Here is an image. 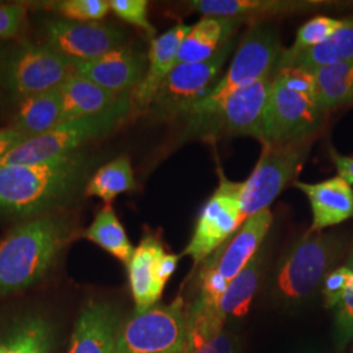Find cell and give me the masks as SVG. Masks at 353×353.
<instances>
[{
    "mask_svg": "<svg viewBox=\"0 0 353 353\" xmlns=\"http://www.w3.org/2000/svg\"><path fill=\"white\" fill-rule=\"evenodd\" d=\"M89 166L87 154L77 151L45 163L0 168V212L21 219L50 212L75 196Z\"/></svg>",
    "mask_w": 353,
    "mask_h": 353,
    "instance_id": "6da1fadb",
    "label": "cell"
},
{
    "mask_svg": "<svg viewBox=\"0 0 353 353\" xmlns=\"http://www.w3.org/2000/svg\"><path fill=\"white\" fill-rule=\"evenodd\" d=\"M70 237L62 219H29L0 242V297L26 290L43 278Z\"/></svg>",
    "mask_w": 353,
    "mask_h": 353,
    "instance_id": "7a4b0ae2",
    "label": "cell"
},
{
    "mask_svg": "<svg viewBox=\"0 0 353 353\" xmlns=\"http://www.w3.org/2000/svg\"><path fill=\"white\" fill-rule=\"evenodd\" d=\"M344 242L336 233L309 229L280 258L271 278L272 299L284 306L310 301L322 288L343 254Z\"/></svg>",
    "mask_w": 353,
    "mask_h": 353,
    "instance_id": "3957f363",
    "label": "cell"
},
{
    "mask_svg": "<svg viewBox=\"0 0 353 353\" xmlns=\"http://www.w3.org/2000/svg\"><path fill=\"white\" fill-rule=\"evenodd\" d=\"M325 115L316 100L313 72L297 68L279 70L265 105L262 144L316 135Z\"/></svg>",
    "mask_w": 353,
    "mask_h": 353,
    "instance_id": "277c9868",
    "label": "cell"
},
{
    "mask_svg": "<svg viewBox=\"0 0 353 353\" xmlns=\"http://www.w3.org/2000/svg\"><path fill=\"white\" fill-rule=\"evenodd\" d=\"M275 74L233 92L208 108L191 110L182 118L185 121L182 139L216 141L232 137H252L262 143L265 105Z\"/></svg>",
    "mask_w": 353,
    "mask_h": 353,
    "instance_id": "5b68a950",
    "label": "cell"
},
{
    "mask_svg": "<svg viewBox=\"0 0 353 353\" xmlns=\"http://www.w3.org/2000/svg\"><path fill=\"white\" fill-rule=\"evenodd\" d=\"M132 110V92H130L102 113L64 121L49 132L26 140L0 159V168L45 163L77 152L85 143L113 132Z\"/></svg>",
    "mask_w": 353,
    "mask_h": 353,
    "instance_id": "8992f818",
    "label": "cell"
},
{
    "mask_svg": "<svg viewBox=\"0 0 353 353\" xmlns=\"http://www.w3.org/2000/svg\"><path fill=\"white\" fill-rule=\"evenodd\" d=\"M316 135L301 139L263 143L259 160L243 182L242 210L246 217L270 208L272 202L293 183L306 163Z\"/></svg>",
    "mask_w": 353,
    "mask_h": 353,
    "instance_id": "52a82bcc",
    "label": "cell"
},
{
    "mask_svg": "<svg viewBox=\"0 0 353 353\" xmlns=\"http://www.w3.org/2000/svg\"><path fill=\"white\" fill-rule=\"evenodd\" d=\"M283 51L284 48L274 26L263 21L252 24L243 34L225 74L220 76L211 90L191 110L208 108L233 92L246 88L265 76L275 74Z\"/></svg>",
    "mask_w": 353,
    "mask_h": 353,
    "instance_id": "ba28073f",
    "label": "cell"
},
{
    "mask_svg": "<svg viewBox=\"0 0 353 353\" xmlns=\"http://www.w3.org/2000/svg\"><path fill=\"white\" fill-rule=\"evenodd\" d=\"M186 310L181 297L135 312L121 325L117 353H185Z\"/></svg>",
    "mask_w": 353,
    "mask_h": 353,
    "instance_id": "9c48e42d",
    "label": "cell"
},
{
    "mask_svg": "<svg viewBox=\"0 0 353 353\" xmlns=\"http://www.w3.org/2000/svg\"><path fill=\"white\" fill-rule=\"evenodd\" d=\"M234 48L236 41L230 38L214 57L204 62L176 64L166 76L148 109L159 118L182 119L217 83Z\"/></svg>",
    "mask_w": 353,
    "mask_h": 353,
    "instance_id": "30bf717a",
    "label": "cell"
},
{
    "mask_svg": "<svg viewBox=\"0 0 353 353\" xmlns=\"http://www.w3.org/2000/svg\"><path fill=\"white\" fill-rule=\"evenodd\" d=\"M242 189L243 182L228 179L219 169V186L203 205L192 237L183 252L192 258L194 265H202L248 219L242 210Z\"/></svg>",
    "mask_w": 353,
    "mask_h": 353,
    "instance_id": "8fae6325",
    "label": "cell"
},
{
    "mask_svg": "<svg viewBox=\"0 0 353 353\" xmlns=\"http://www.w3.org/2000/svg\"><path fill=\"white\" fill-rule=\"evenodd\" d=\"M72 62L48 45L24 43L11 51L1 81L19 100L61 88L74 74Z\"/></svg>",
    "mask_w": 353,
    "mask_h": 353,
    "instance_id": "7c38bea8",
    "label": "cell"
},
{
    "mask_svg": "<svg viewBox=\"0 0 353 353\" xmlns=\"http://www.w3.org/2000/svg\"><path fill=\"white\" fill-rule=\"evenodd\" d=\"M45 36L49 48L76 62L97 59L122 48L126 41V33L110 23H79L65 19L48 21Z\"/></svg>",
    "mask_w": 353,
    "mask_h": 353,
    "instance_id": "4fadbf2b",
    "label": "cell"
},
{
    "mask_svg": "<svg viewBox=\"0 0 353 353\" xmlns=\"http://www.w3.org/2000/svg\"><path fill=\"white\" fill-rule=\"evenodd\" d=\"M74 71L99 87L115 94L134 92L145 75L148 57L141 51L122 46L88 62L71 61Z\"/></svg>",
    "mask_w": 353,
    "mask_h": 353,
    "instance_id": "5bb4252c",
    "label": "cell"
},
{
    "mask_svg": "<svg viewBox=\"0 0 353 353\" xmlns=\"http://www.w3.org/2000/svg\"><path fill=\"white\" fill-rule=\"evenodd\" d=\"M274 214L270 208L248 217L237 232L230 236L202 265L212 268L232 281L261 249L268 236Z\"/></svg>",
    "mask_w": 353,
    "mask_h": 353,
    "instance_id": "9a60e30c",
    "label": "cell"
},
{
    "mask_svg": "<svg viewBox=\"0 0 353 353\" xmlns=\"http://www.w3.org/2000/svg\"><path fill=\"white\" fill-rule=\"evenodd\" d=\"M119 314L110 303L92 300L77 318L68 353H117Z\"/></svg>",
    "mask_w": 353,
    "mask_h": 353,
    "instance_id": "2e32d148",
    "label": "cell"
},
{
    "mask_svg": "<svg viewBox=\"0 0 353 353\" xmlns=\"http://www.w3.org/2000/svg\"><path fill=\"white\" fill-rule=\"evenodd\" d=\"M190 29L191 26L178 23L168 32L152 39L145 75L132 92L134 109L144 110L150 108L166 76L176 67L178 51Z\"/></svg>",
    "mask_w": 353,
    "mask_h": 353,
    "instance_id": "e0dca14e",
    "label": "cell"
},
{
    "mask_svg": "<svg viewBox=\"0 0 353 353\" xmlns=\"http://www.w3.org/2000/svg\"><path fill=\"white\" fill-rule=\"evenodd\" d=\"M319 4L322 3L307 0H192L189 7L203 17H225L255 24L265 17L309 12Z\"/></svg>",
    "mask_w": 353,
    "mask_h": 353,
    "instance_id": "ac0fdd59",
    "label": "cell"
},
{
    "mask_svg": "<svg viewBox=\"0 0 353 353\" xmlns=\"http://www.w3.org/2000/svg\"><path fill=\"white\" fill-rule=\"evenodd\" d=\"M293 188L303 191L309 199L313 223L312 230L322 232L353 217V189L339 176L318 183L294 181Z\"/></svg>",
    "mask_w": 353,
    "mask_h": 353,
    "instance_id": "d6986e66",
    "label": "cell"
},
{
    "mask_svg": "<svg viewBox=\"0 0 353 353\" xmlns=\"http://www.w3.org/2000/svg\"><path fill=\"white\" fill-rule=\"evenodd\" d=\"M164 252V246L160 240L148 234L140 241L127 263L130 287L137 305L135 312L151 309L163 296L165 285L157 278L156 265Z\"/></svg>",
    "mask_w": 353,
    "mask_h": 353,
    "instance_id": "ffe728a7",
    "label": "cell"
},
{
    "mask_svg": "<svg viewBox=\"0 0 353 353\" xmlns=\"http://www.w3.org/2000/svg\"><path fill=\"white\" fill-rule=\"evenodd\" d=\"M243 21L225 17H202L182 41L176 64L199 63L214 57L234 36Z\"/></svg>",
    "mask_w": 353,
    "mask_h": 353,
    "instance_id": "44dd1931",
    "label": "cell"
},
{
    "mask_svg": "<svg viewBox=\"0 0 353 353\" xmlns=\"http://www.w3.org/2000/svg\"><path fill=\"white\" fill-rule=\"evenodd\" d=\"M63 122V102L59 88L20 100L11 128L28 139L51 131Z\"/></svg>",
    "mask_w": 353,
    "mask_h": 353,
    "instance_id": "7402d4cb",
    "label": "cell"
},
{
    "mask_svg": "<svg viewBox=\"0 0 353 353\" xmlns=\"http://www.w3.org/2000/svg\"><path fill=\"white\" fill-rule=\"evenodd\" d=\"M351 59H353V16L343 19L341 28L323 43L290 59H280L276 71L297 68L313 72L322 67L343 63Z\"/></svg>",
    "mask_w": 353,
    "mask_h": 353,
    "instance_id": "603a6c76",
    "label": "cell"
},
{
    "mask_svg": "<svg viewBox=\"0 0 353 353\" xmlns=\"http://www.w3.org/2000/svg\"><path fill=\"white\" fill-rule=\"evenodd\" d=\"M268 258V245L263 243L240 274L229 281L220 303V312L227 321L229 318H242L248 314L252 299L261 287Z\"/></svg>",
    "mask_w": 353,
    "mask_h": 353,
    "instance_id": "cb8c5ba5",
    "label": "cell"
},
{
    "mask_svg": "<svg viewBox=\"0 0 353 353\" xmlns=\"http://www.w3.org/2000/svg\"><path fill=\"white\" fill-rule=\"evenodd\" d=\"M59 90L63 102V122L102 113L123 96L101 88L76 72L68 76Z\"/></svg>",
    "mask_w": 353,
    "mask_h": 353,
    "instance_id": "d4e9b609",
    "label": "cell"
},
{
    "mask_svg": "<svg viewBox=\"0 0 353 353\" xmlns=\"http://www.w3.org/2000/svg\"><path fill=\"white\" fill-rule=\"evenodd\" d=\"M137 189L138 183L131 160L127 154H121L101 166L89 178L84 188V195L100 198L106 204H110L117 196Z\"/></svg>",
    "mask_w": 353,
    "mask_h": 353,
    "instance_id": "484cf974",
    "label": "cell"
},
{
    "mask_svg": "<svg viewBox=\"0 0 353 353\" xmlns=\"http://www.w3.org/2000/svg\"><path fill=\"white\" fill-rule=\"evenodd\" d=\"M316 100L326 113L353 102V59L313 71Z\"/></svg>",
    "mask_w": 353,
    "mask_h": 353,
    "instance_id": "4316f807",
    "label": "cell"
},
{
    "mask_svg": "<svg viewBox=\"0 0 353 353\" xmlns=\"http://www.w3.org/2000/svg\"><path fill=\"white\" fill-rule=\"evenodd\" d=\"M87 240L99 245L114 258L127 265L135 252L134 245L128 240L125 227L119 221L112 204H105L93 223L84 233Z\"/></svg>",
    "mask_w": 353,
    "mask_h": 353,
    "instance_id": "83f0119b",
    "label": "cell"
},
{
    "mask_svg": "<svg viewBox=\"0 0 353 353\" xmlns=\"http://www.w3.org/2000/svg\"><path fill=\"white\" fill-rule=\"evenodd\" d=\"M52 331L41 316H29L6 343L4 353H51Z\"/></svg>",
    "mask_w": 353,
    "mask_h": 353,
    "instance_id": "f1b7e54d",
    "label": "cell"
},
{
    "mask_svg": "<svg viewBox=\"0 0 353 353\" xmlns=\"http://www.w3.org/2000/svg\"><path fill=\"white\" fill-rule=\"evenodd\" d=\"M343 24V20L330 16H316L306 21L299 30L294 43L290 49H284L281 59H290L303 51L310 50L323 43L331 37Z\"/></svg>",
    "mask_w": 353,
    "mask_h": 353,
    "instance_id": "f546056e",
    "label": "cell"
},
{
    "mask_svg": "<svg viewBox=\"0 0 353 353\" xmlns=\"http://www.w3.org/2000/svg\"><path fill=\"white\" fill-rule=\"evenodd\" d=\"M51 7L65 20L79 23L101 21L110 11L106 0H62L52 3Z\"/></svg>",
    "mask_w": 353,
    "mask_h": 353,
    "instance_id": "4dcf8cb0",
    "label": "cell"
},
{
    "mask_svg": "<svg viewBox=\"0 0 353 353\" xmlns=\"http://www.w3.org/2000/svg\"><path fill=\"white\" fill-rule=\"evenodd\" d=\"M110 10L121 20L131 26H138L150 36H154L156 29L148 20V1L147 0H110Z\"/></svg>",
    "mask_w": 353,
    "mask_h": 353,
    "instance_id": "1f68e13d",
    "label": "cell"
},
{
    "mask_svg": "<svg viewBox=\"0 0 353 353\" xmlns=\"http://www.w3.org/2000/svg\"><path fill=\"white\" fill-rule=\"evenodd\" d=\"M353 283V271L348 265L334 268L322 284V294L327 309L336 307Z\"/></svg>",
    "mask_w": 353,
    "mask_h": 353,
    "instance_id": "d6a6232c",
    "label": "cell"
},
{
    "mask_svg": "<svg viewBox=\"0 0 353 353\" xmlns=\"http://www.w3.org/2000/svg\"><path fill=\"white\" fill-rule=\"evenodd\" d=\"M347 265L353 271V248ZM335 334L336 343L344 345L353 339V283L339 305L335 307Z\"/></svg>",
    "mask_w": 353,
    "mask_h": 353,
    "instance_id": "836d02e7",
    "label": "cell"
},
{
    "mask_svg": "<svg viewBox=\"0 0 353 353\" xmlns=\"http://www.w3.org/2000/svg\"><path fill=\"white\" fill-rule=\"evenodd\" d=\"M26 7L23 4L0 6V42L17 37L26 24Z\"/></svg>",
    "mask_w": 353,
    "mask_h": 353,
    "instance_id": "e575fe53",
    "label": "cell"
},
{
    "mask_svg": "<svg viewBox=\"0 0 353 353\" xmlns=\"http://www.w3.org/2000/svg\"><path fill=\"white\" fill-rule=\"evenodd\" d=\"M186 353H237V339L232 331L224 328L212 339Z\"/></svg>",
    "mask_w": 353,
    "mask_h": 353,
    "instance_id": "d590c367",
    "label": "cell"
},
{
    "mask_svg": "<svg viewBox=\"0 0 353 353\" xmlns=\"http://www.w3.org/2000/svg\"><path fill=\"white\" fill-rule=\"evenodd\" d=\"M330 159L332 164L335 165L338 176L343 181H345L348 185H353V157L352 156H343L335 151L334 148H330Z\"/></svg>",
    "mask_w": 353,
    "mask_h": 353,
    "instance_id": "8d00e7d4",
    "label": "cell"
},
{
    "mask_svg": "<svg viewBox=\"0 0 353 353\" xmlns=\"http://www.w3.org/2000/svg\"><path fill=\"white\" fill-rule=\"evenodd\" d=\"M28 138L11 127L0 128V159L23 144Z\"/></svg>",
    "mask_w": 353,
    "mask_h": 353,
    "instance_id": "74e56055",
    "label": "cell"
},
{
    "mask_svg": "<svg viewBox=\"0 0 353 353\" xmlns=\"http://www.w3.org/2000/svg\"><path fill=\"white\" fill-rule=\"evenodd\" d=\"M178 261H179V255L169 254V252H166L157 261V265H156L157 278L164 285L168 283V280L172 278V275L174 274L176 265H178Z\"/></svg>",
    "mask_w": 353,
    "mask_h": 353,
    "instance_id": "f35d334b",
    "label": "cell"
},
{
    "mask_svg": "<svg viewBox=\"0 0 353 353\" xmlns=\"http://www.w3.org/2000/svg\"><path fill=\"white\" fill-rule=\"evenodd\" d=\"M11 51L12 50L8 48V45L6 42H0V79L3 76V72H4V67H6L7 59L11 54Z\"/></svg>",
    "mask_w": 353,
    "mask_h": 353,
    "instance_id": "ab89813d",
    "label": "cell"
},
{
    "mask_svg": "<svg viewBox=\"0 0 353 353\" xmlns=\"http://www.w3.org/2000/svg\"><path fill=\"white\" fill-rule=\"evenodd\" d=\"M6 352V343L0 341V353Z\"/></svg>",
    "mask_w": 353,
    "mask_h": 353,
    "instance_id": "60d3db41",
    "label": "cell"
},
{
    "mask_svg": "<svg viewBox=\"0 0 353 353\" xmlns=\"http://www.w3.org/2000/svg\"><path fill=\"white\" fill-rule=\"evenodd\" d=\"M1 4H3V3H1V1H0V6H1Z\"/></svg>",
    "mask_w": 353,
    "mask_h": 353,
    "instance_id": "b9f144b4",
    "label": "cell"
}]
</instances>
